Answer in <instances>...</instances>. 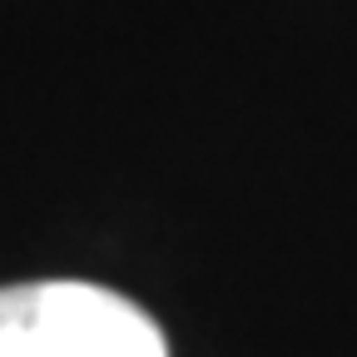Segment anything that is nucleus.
Listing matches in <instances>:
<instances>
[{
	"label": "nucleus",
	"mask_w": 357,
	"mask_h": 357,
	"mask_svg": "<svg viewBox=\"0 0 357 357\" xmlns=\"http://www.w3.org/2000/svg\"><path fill=\"white\" fill-rule=\"evenodd\" d=\"M0 357H169L159 323L100 283L0 288Z\"/></svg>",
	"instance_id": "1"
}]
</instances>
